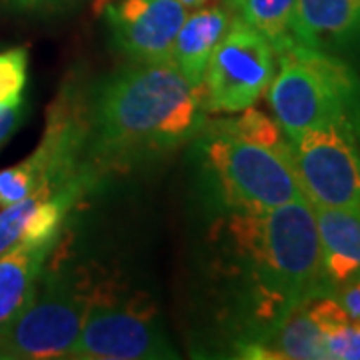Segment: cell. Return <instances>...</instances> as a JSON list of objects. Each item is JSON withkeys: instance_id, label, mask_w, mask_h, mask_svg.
Instances as JSON below:
<instances>
[{"instance_id": "obj_1", "label": "cell", "mask_w": 360, "mask_h": 360, "mask_svg": "<svg viewBox=\"0 0 360 360\" xmlns=\"http://www.w3.org/2000/svg\"><path fill=\"white\" fill-rule=\"evenodd\" d=\"M206 115L202 89L172 60L132 63L104 78L89 101L90 165L98 176L170 155L200 134Z\"/></svg>"}, {"instance_id": "obj_2", "label": "cell", "mask_w": 360, "mask_h": 360, "mask_svg": "<svg viewBox=\"0 0 360 360\" xmlns=\"http://www.w3.org/2000/svg\"><path fill=\"white\" fill-rule=\"evenodd\" d=\"M232 255L245 272L250 336L270 333L300 304L328 295L314 208L295 200L266 212L229 217Z\"/></svg>"}, {"instance_id": "obj_3", "label": "cell", "mask_w": 360, "mask_h": 360, "mask_svg": "<svg viewBox=\"0 0 360 360\" xmlns=\"http://www.w3.org/2000/svg\"><path fill=\"white\" fill-rule=\"evenodd\" d=\"M202 155L222 202L232 212L257 214L307 200L292 162L290 142L266 146L205 124Z\"/></svg>"}, {"instance_id": "obj_4", "label": "cell", "mask_w": 360, "mask_h": 360, "mask_svg": "<svg viewBox=\"0 0 360 360\" xmlns=\"http://www.w3.org/2000/svg\"><path fill=\"white\" fill-rule=\"evenodd\" d=\"M278 72L269 86L274 118L286 141L328 118L350 110L356 94V78L338 58L312 51L295 40L276 51Z\"/></svg>"}, {"instance_id": "obj_5", "label": "cell", "mask_w": 360, "mask_h": 360, "mask_svg": "<svg viewBox=\"0 0 360 360\" xmlns=\"http://www.w3.org/2000/svg\"><path fill=\"white\" fill-rule=\"evenodd\" d=\"M103 288L84 274L42 270L30 304L0 336V360L68 359L86 312Z\"/></svg>"}, {"instance_id": "obj_6", "label": "cell", "mask_w": 360, "mask_h": 360, "mask_svg": "<svg viewBox=\"0 0 360 360\" xmlns=\"http://www.w3.org/2000/svg\"><path fill=\"white\" fill-rule=\"evenodd\" d=\"M290 150L310 205L360 212V142L348 112L302 132Z\"/></svg>"}, {"instance_id": "obj_7", "label": "cell", "mask_w": 360, "mask_h": 360, "mask_svg": "<svg viewBox=\"0 0 360 360\" xmlns=\"http://www.w3.org/2000/svg\"><path fill=\"white\" fill-rule=\"evenodd\" d=\"M276 51L243 18H232L206 66L202 103L206 112L236 115L255 106L276 75Z\"/></svg>"}, {"instance_id": "obj_8", "label": "cell", "mask_w": 360, "mask_h": 360, "mask_svg": "<svg viewBox=\"0 0 360 360\" xmlns=\"http://www.w3.org/2000/svg\"><path fill=\"white\" fill-rule=\"evenodd\" d=\"M176 350L148 304H118L101 290L90 304L68 359L160 360L176 359Z\"/></svg>"}, {"instance_id": "obj_9", "label": "cell", "mask_w": 360, "mask_h": 360, "mask_svg": "<svg viewBox=\"0 0 360 360\" xmlns=\"http://www.w3.org/2000/svg\"><path fill=\"white\" fill-rule=\"evenodd\" d=\"M186 14L176 0H115L104 8V22L115 49L130 63H158L170 60Z\"/></svg>"}, {"instance_id": "obj_10", "label": "cell", "mask_w": 360, "mask_h": 360, "mask_svg": "<svg viewBox=\"0 0 360 360\" xmlns=\"http://www.w3.org/2000/svg\"><path fill=\"white\" fill-rule=\"evenodd\" d=\"M290 37L335 56L360 42V0H296Z\"/></svg>"}, {"instance_id": "obj_11", "label": "cell", "mask_w": 360, "mask_h": 360, "mask_svg": "<svg viewBox=\"0 0 360 360\" xmlns=\"http://www.w3.org/2000/svg\"><path fill=\"white\" fill-rule=\"evenodd\" d=\"M231 22V8L220 4H206L186 14L172 44L170 60L193 86L202 89L208 60Z\"/></svg>"}, {"instance_id": "obj_12", "label": "cell", "mask_w": 360, "mask_h": 360, "mask_svg": "<svg viewBox=\"0 0 360 360\" xmlns=\"http://www.w3.org/2000/svg\"><path fill=\"white\" fill-rule=\"evenodd\" d=\"M54 245L56 240L22 243L0 257V336L34 298Z\"/></svg>"}, {"instance_id": "obj_13", "label": "cell", "mask_w": 360, "mask_h": 360, "mask_svg": "<svg viewBox=\"0 0 360 360\" xmlns=\"http://www.w3.org/2000/svg\"><path fill=\"white\" fill-rule=\"evenodd\" d=\"M321 236L322 266L330 288L360 274V212L312 206Z\"/></svg>"}, {"instance_id": "obj_14", "label": "cell", "mask_w": 360, "mask_h": 360, "mask_svg": "<svg viewBox=\"0 0 360 360\" xmlns=\"http://www.w3.org/2000/svg\"><path fill=\"white\" fill-rule=\"evenodd\" d=\"M245 359L326 360L324 330L312 319L307 302L296 307L270 333L250 342H238Z\"/></svg>"}, {"instance_id": "obj_15", "label": "cell", "mask_w": 360, "mask_h": 360, "mask_svg": "<svg viewBox=\"0 0 360 360\" xmlns=\"http://www.w3.org/2000/svg\"><path fill=\"white\" fill-rule=\"evenodd\" d=\"M295 8L296 0H238L234 11L278 51L292 40L290 22Z\"/></svg>"}, {"instance_id": "obj_16", "label": "cell", "mask_w": 360, "mask_h": 360, "mask_svg": "<svg viewBox=\"0 0 360 360\" xmlns=\"http://www.w3.org/2000/svg\"><path fill=\"white\" fill-rule=\"evenodd\" d=\"M208 127L234 134V136L245 139V141L266 144V146H284V144H288L283 129L278 127V122H274L266 115L255 110L252 106L243 110V112H236V116H232V118L217 120V122H212Z\"/></svg>"}, {"instance_id": "obj_17", "label": "cell", "mask_w": 360, "mask_h": 360, "mask_svg": "<svg viewBox=\"0 0 360 360\" xmlns=\"http://www.w3.org/2000/svg\"><path fill=\"white\" fill-rule=\"evenodd\" d=\"M28 80V52L25 49L0 51V106L22 101Z\"/></svg>"}, {"instance_id": "obj_18", "label": "cell", "mask_w": 360, "mask_h": 360, "mask_svg": "<svg viewBox=\"0 0 360 360\" xmlns=\"http://www.w3.org/2000/svg\"><path fill=\"white\" fill-rule=\"evenodd\" d=\"M44 193H52V191H39L14 205L0 208V257L11 252L18 245H22V234H25L28 217L37 208Z\"/></svg>"}, {"instance_id": "obj_19", "label": "cell", "mask_w": 360, "mask_h": 360, "mask_svg": "<svg viewBox=\"0 0 360 360\" xmlns=\"http://www.w3.org/2000/svg\"><path fill=\"white\" fill-rule=\"evenodd\" d=\"M39 191L46 188H42V180L34 165L28 160V156L18 165L0 170V208L14 205Z\"/></svg>"}, {"instance_id": "obj_20", "label": "cell", "mask_w": 360, "mask_h": 360, "mask_svg": "<svg viewBox=\"0 0 360 360\" xmlns=\"http://www.w3.org/2000/svg\"><path fill=\"white\" fill-rule=\"evenodd\" d=\"M326 360H360V324L345 322L324 333Z\"/></svg>"}, {"instance_id": "obj_21", "label": "cell", "mask_w": 360, "mask_h": 360, "mask_svg": "<svg viewBox=\"0 0 360 360\" xmlns=\"http://www.w3.org/2000/svg\"><path fill=\"white\" fill-rule=\"evenodd\" d=\"M78 0H0V8L8 14H52L77 4Z\"/></svg>"}, {"instance_id": "obj_22", "label": "cell", "mask_w": 360, "mask_h": 360, "mask_svg": "<svg viewBox=\"0 0 360 360\" xmlns=\"http://www.w3.org/2000/svg\"><path fill=\"white\" fill-rule=\"evenodd\" d=\"M338 300V304L345 309L350 322L360 324V274L348 278L347 283L335 286V290L330 292Z\"/></svg>"}, {"instance_id": "obj_23", "label": "cell", "mask_w": 360, "mask_h": 360, "mask_svg": "<svg viewBox=\"0 0 360 360\" xmlns=\"http://www.w3.org/2000/svg\"><path fill=\"white\" fill-rule=\"evenodd\" d=\"M26 106L25 101L8 106H0V146L13 136L20 122L25 120Z\"/></svg>"}, {"instance_id": "obj_24", "label": "cell", "mask_w": 360, "mask_h": 360, "mask_svg": "<svg viewBox=\"0 0 360 360\" xmlns=\"http://www.w3.org/2000/svg\"><path fill=\"white\" fill-rule=\"evenodd\" d=\"M348 115H350V120H352V124H354V130H356V136H359V142H360V101H359V96L354 98V103H352V106H350Z\"/></svg>"}, {"instance_id": "obj_25", "label": "cell", "mask_w": 360, "mask_h": 360, "mask_svg": "<svg viewBox=\"0 0 360 360\" xmlns=\"http://www.w3.org/2000/svg\"><path fill=\"white\" fill-rule=\"evenodd\" d=\"M176 2H180L188 13L191 11H196V8H200V6H206V4H210L212 0H176Z\"/></svg>"}, {"instance_id": "obj_26", "label": "cell", "mask_w": 360, "mask_h": 360, "mask_svg": "<svg viewBox=\"0 0 360 360\" xmlns=\"http://www.w3.org/2000/svg\"><path fill=\"white\" fill-rule=\"evenodd\" d=\"M229 4H231V8H236V4H238V0H226Z\"/></svg>"}]
</instances>
